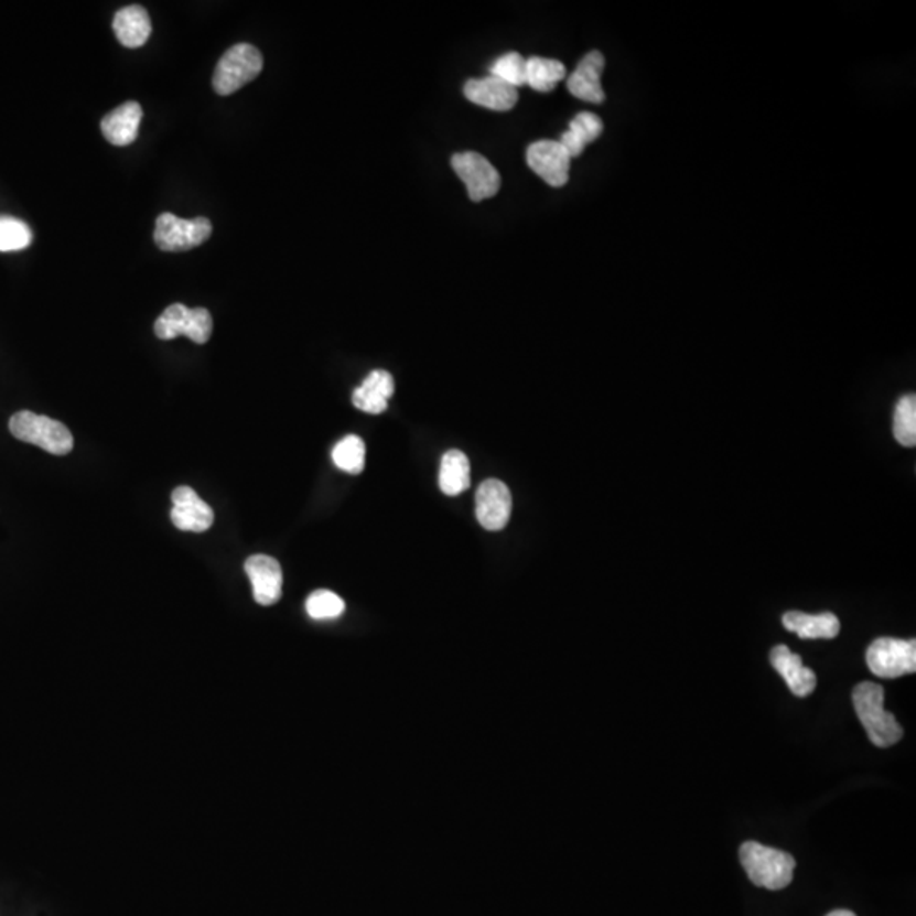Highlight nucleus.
<instances>
[{
	"label": "nucleus",
	"instance_id": "28",
	"mask_svg": "<svg viewBox=\"0 0 916 916\" xmlns=\"http://www.w3.org/2000/svg\"><path fill=\"white\" fill-rule=\"evenodd\" d=\"M827 916H855V913L849 912V909H836V912L828 913Z\"/></svg>",
	"mask_w": 916,
	"mask_h": 916
},
{
	"label": "nucleus",
	"instance_id": "7",
	"mask_svg": "<svg viewBox=\"0 0 916 916\" xmlns=\"http://www.w3.org/2000/svg\"><path fill=\"white\" fill-rule=\"evenodd\" d=\"M213 225L207 217L181 219L163 213L155 223V244L163 251H187L211 238Z\"/></svg>",
	"mask_w": 916,
	"mask_h": 916
},
{
	"label": "nucleus",
	"instance_id": "19",
	"mask_svg": "<svg viewBox=\"0 0 916 916\" xmlns=\"http://www.w3.org/2000/svg\"><path fill=\"white\" fill-rule=\"evenodd\" d=\"M112 28L122 46L140 49L151 34L150 15L141 6H128L115 15Z\"/></svg>",
	"mask_w": 916,
	"mask_h": 916
},
{
	"label": "nucleus",
	"instance_id": "24",
	"mask_svg": "<svg viewBox=\"0 0 916 916\" xmlns=\"http://www.w3.org/2000/svg\"><path fill=\"white\" fill-rule=\"evenodd\" d=\"M894 439L903 446L916 445V398L915 395L903 396L894 409Z\"/></svg>",
	"mask_w": 916,
	"mask_h": 916
},
{
	"label": "nucleus",
	"instance_id": "15",
	"mask_svg": "<svg viewBox=\"0 0 916 916\" xmlns=\"http://www.w3.org/2000/svg\"><path fill=\"white\" fill-rule=\"evenodd\" d=\"M770 664L786 681L793 694L806 698L817 688V676L813 670L802 664L801 657L796 656L786 645H777L770 651Z\"/></svg>",
	"mask_w": 916,
	"mask_h": 916
},
{
	"label": "nucleus",
	"instance_id": "9",
	"mask_svg": "<svg viewBox=\"0 0 916 916\" xmlns=\"http://www.w3.org/2000/svg\"><path fill=\"white\" fill-rule=\"evenodd\" d=\"M513 511V497L508 486L497 478L484 481L475 494V515L481 527L499 531L508 525Z\"/></svg>",
	"mask_w": 916,
	"mask_h": 916
},
{
	"label": "nucleus",
	"instance_id": "11",
	"mask_svg": "<svg viewBox=\"0 0 916 916\" xmlns=\"http://www.w3.org/2000/svg\"><path fill=\"white\" fill-rule=\"evenodd\" d=\"M173 508L170 511L173 525L182 531L203 534L214 522V511L191 487L182 486L172 493Z\"/></svg>",
	"mask_w": 916,
	"mask_h": 916
},
{
	"label": "nucleus",
	"instance_id": "4",
	"mask_svg": "<svg viewBox=\"0 0 916 916\" xmlns=\"http://www.w3.org/2000/svg\"><path fill=\"white\" fill-rule=\"evenodd\" d=\"M263 68L261 53L248 43L229 49L217 63L213 85L219 96L238 93L248 82L255 80Z\"/></svg>",
	"mask_w": 916,
	"mask_h": 916
},
{
	"label": "nucleus",
	"instance_id": "8",
	"mask_svg": "<svg viewBox=\"0 0 916 916\" xmlns=\"http://www.w3.org/2000/svg\"><path fill=\"white\" fill-rule=\"evenodd\" d=\"M452 169L467 187L472 203L491 200L499 192L500 175L486 157L464 151L452 157Z\"/></svg>",
	"mask_w": 916,
	"mask_h": 916
},
{
	"label": "nucleus",
	"instance_id": "12",
	"mask_svg": "<svg viewBox=\"0 0 916 916\" xmlns=\"http://www.w3.org/2000/svg\"><path fill=\"white\" fill-rule=\"evenodd\" d=\"M245 572L254 585V597L261 606H272L282 596V569L273 557L254 556L245 562Z\"/></svg>",
	"mask_w": 916,
	"mask_h": 916
},
{
	"label": "nucleus",
	"instance_id": "14",
	"mask_svg": "<svg viewBox=\"0 0 916 916\" xmlns=\"http://www.w3.org/2000/svg\"><path fill=\"white\" fill-rule=\"evenodd\" d=\"M604 71V56L601 52H591L579 62L578 68L567 80V89L572 96L584 103L601 104L606 99L601 75Z\"/></svg>",
	"mask_w": 916,
	"mask_h": 916
},
{
	"label": "nucleus",
	"instance_id": "18",
	"mask_svg": "<svg viewBox=\"0 0 916 916\" xmlns=\"http://www.w3.org/2000/svg\"><path fill=\"white\" fill-rule=\"evenodd\" d=\"M784 628L798 635L805 640H817V638H836L840 632V622L833 613H821V615H806L801 611H789L783 616Z\"/></svg>",
	"mask_w": 916,
	"mask_h": 916
},
{
	"label": "nucleus",
	"instance_id": "17",
	"mask_svg": "<svg viewBox=\"0 0 916 916\" xmlns=\"http://www.w3.org/2000/svg\"><path fill=\"white\" fill-rule=\"evenodd\" d=\"M395 396V379L386 370H374L354 392L355 408L368 414L386 411L389 399Z\"/></svg>",
	"mask_w": 916,
	"mask_h": 916
},
{
	"label": "nucleus",
	"instance_id": "16",
	"mask_svg": "<svg viewBox=\"0 0 916 916\" xmlns=\"http://www.w3.org/2000/svg\"><path fill=\"white\" fill-rule=\"evenodd\" d=\"M141 118H143V109L140 104L128 100L115 111L109 112L100 122L104 138L115 147H128L138 138Z\"/></svg>",
	"mask_w": 916,
	"mask_h": 916
},
{
	"label": "nucleus",
	"instance_id": "6",
	"mask_svg": "<svg viewBox=\"0 0 916 916\" xmlns=\"http://www.w3.org/2000/svg\"><path fill=\"white\" fill-rule=\"evenodd\" d=\"M155 333L160 340L187 336L192 342L204 345L213 335V317L204 308L188 310L187 305L172 304L155 321Z\"/></svg>",
	"mask_w": 916,
	"mask_h": 916
},
{
	"label": "nucleus",
	"instance_id": "22",
	"mask_svg": "<svg viewBox=\"0 0 916 916\" xmlns=\"http://www.w3.org/2000/svg\"><path fill=\"white\" fill-rule=\"evenodd\" d=\"M567 71L559 60L531 56L527 60V85L537 93H552L557 84L565 78Z\"/></svg>",
	"mask_w": 916,
	"mask_h": 916
},
{
	"label": "nucleus",
	"instance_id": "1",
	"mask_svg": "<svg viewBox=\"0 0 916 916\" xmlns=\"http://www.w3.org/2000/svg\"><path fill=\"white\" fill-rule=\"evenodd\" d=\"M854 710L876 747L886 748L898 744L903 729L893 714L884 710V689L876 682H861L852 692Z\"/></svg>",
	"mask_w": 916,
	"mask_h": 916
},
{
	"label": "nucleus",
	"instance_id": "5",
	"mask_svg": "<svg viewBox=\"0 0 916 916\" xmlns=\"http://www.w3.org/2000/svg\"><path fill=\"white\" fill-rule=\"evenodd\" d=\"M869 669L877 678H902L916 670V640L883 637L867 648Z\"/></svg>",
	"mask_w": 916,
	"mask_h": 916
},
{
	"label": "nucleus",
	"instance_id": "20",
	"mask_svg": "<svg viewBox=\"0 0 916 916\" xmlns=\"http://www.w3.org/2000/svg\"><path fill=\"white\" fill-rule=\"evenodd\" d=\"M603 129L604 125L600 116L593 112H579L560 138V144L565 148L571 159H575L582 155V151L589 143H593L603 134Z\"/></svg>",
	"mask_w": 916,
	"mask_h": 916
},
{
	"label": "nucleus",
	"instance_id": "21",
	"mask_svg": "<svg viewBox=\"0 0 916 916\" xmlns=\"http://www.w3.org/2000/svg\"><path fill=\"white\" fill-rule=\"evenodd\" d=\"M439 481L446 496H459L471 487V464L464 452L450 450L443 455Z\"/></svg>",
	"mask_w": 916,
	"mask_h": 916
},
{
	"label": "nucleus",
	"instance_id": "3",
	"mask_svg": "<svg viewBox=\"0 0 916 916\" xmlns=\"http://www.w3.org/2000/svg\"><path fill=\"white\" fill-rule=\"evenodd\" d=\"M9 430L21 442L40 446L53 455H67L74 449V437L65 424L31 411L15 412L9 421Z\"/></svg>",
	"mask_w": 916,
	"mask_h": 916
},
{
	"label": "nucleus",
	"instance_id": "2",
	"mask_svg": "<svg viewBox=\"0 0 916 916\" xmlns=\"http://www.w3.org/2000/svg\"><path fill=\"white\" fill-rule=\"evenodd\" d=\"M740 862L755 886L770 891L788 887L796 867L793 855L757 842H745L740 847Z\"/></svg>",
	"mask_w": 916,
	"mask_h": 916
},
{
	"label": "nucleus",
	"instance_id": "13",
	"mask_svg": "<svg viewBox=\"0 0 916 916\" xmlns=\"http://www.w3.org/2000/svg\"><path fill=\"white\" fill-rule=\"evenodd\" d=\"M464 96L471 100L472 104L486 107L491 111L506 112L511 111L513 107L518 103V89L499 80V78H472L465 82Z\"/></svg>",
	"mask_w": 916,
	"mask_h": 916
},
{
	"label": "nucleus",
	"instance_id": "25",
	"mask_svg": "<svg viewBox=\"0 0 916 916\" xmlns=\"http://www.w3.org/2000/svg\"><path fill=\"white\" fill-rule=\"evenodd\" d=\"M33 233L15 217L0 216V251H19L30 247Z\"/></svg>",
	"mask_w": 916,
	"mask_h": 916
},
{
	"label": "nucleus",
	"instance_id": "10",
	"mask_svg": "<svg viewBox=\"0 0 916 916\" xmlns=\"http://www.w3.org/2000/svg\"><path fill=\"white\" fill-rule=\"evenodd\" d=\"M571 160L560 141H535L527 150L528 166L550 187H563L569 182Z\"/></svg>",
	"mask_w": 916,
	"mask_h": 916
},
{
	"label": "nucleus",
	"instance_id": "26",
	"mask_svg": "<svg viewBox=\"0 0 916 916\" xmlns=\"http://www.w3.org/2000/svg\"><path fill=\"white\" fill-rule=\"evenodd\" d=\"M491 75L518 89L527 85V58L516 52L506 53L494 62Z\"/></svg>",
	"mask_w": 916,
	"mask_h": 916
},
{
	"label": "nucleus",
	"instance_id": "23",
	"mask_svg": "<svg viewBox=\"0 0 916 916\" xmlns=\"http://www.w3.org/2000/svg\"><path fill=\"white\" fill-rule=\"evenodd\" d=\"M333 462L340 471L360 474L365 467V443L357 434H348L333 449Z\"/></svg>",
	"mask_w": 916,
	"mask_h": 916
},
{
	"label": "nucleus",
	"instance_id": "27",
	"mask_svg": "<svg viewBox=\"0 0 916 916\" xmlns=\"http://www.w3.org/2000/svg\"><path fill=\"white\" fill-rule=\"evenodd\" d=\"M305 611L313 619H335L343 615L345 603L338 594L321 589L308 597Z\"/></svg>",
	"mask_w": 916,
	"mask_h": 916
}]
</instances>
